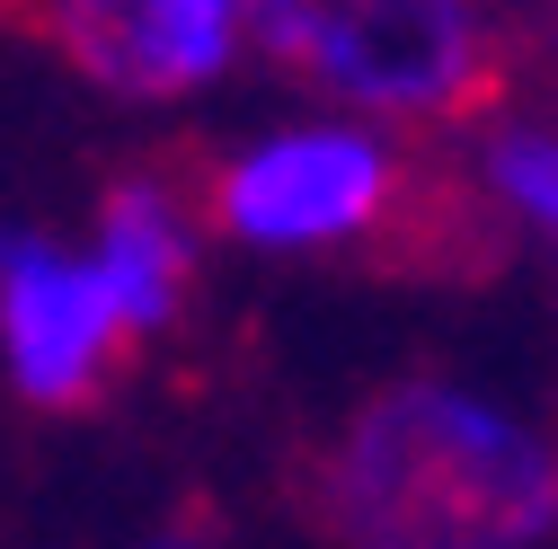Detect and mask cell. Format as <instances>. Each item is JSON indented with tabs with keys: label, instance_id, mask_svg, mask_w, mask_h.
<instances>
[{
	"label": "cell",
	"instance_id": "277c9868",
	"mask_svg": "<svg viewBox=\"0 0 558 549\" xmlns=\"http://www.w3.org/2000/svg\"><path fill=\"white\" fill-rule=\"evenodd\" d=\"M124 346V319L98 284V266L53 248L36 231L0 240V355H10L19 399L36 407H81Z\"/></svg>",
	"mask_w": 558,
	"mask_h": 549
},
{
	"label": "cell",
	"instance_id": "52a82bcc",
	"mask_svg": "<svg viewBox=\"0 0 558 549\" xmlns=\"http://www.w3.org/2000/svg\"><path fill=\"white\" fill-rule=\"evenodd\" d=\"M487 195H497L506 213L558 231V133H541V124H506L497 143H487Z\"/></svg>",
	"mask_w": 558,
	"mask_h": 549
},
{
	"label": "cell",
	"instance_id": "ba28073f",
	"mask_svg": "<svg viewBox=\"0 0 558 549\" xmlns=\"http://www.w3.org/2000/svg\"><path fill=\"white\" fill-rule=\"evenodd\" d=\"M160 549H186V540H160Z\"/></svg>",
	"mask_w": 558,
	"mask_h": 549
},
{
	"label": "cell",
	"instance_id": "7a4b0ae2",
	"mask_svg": "<svg viewBox=\"0 0 558 549\" xmlns=\"http://www.w3.org/2000/svg\"><path fill=\"white\" fill-rule=\"evenodd\" d=\"M248 36L364 124H435L487 89L478 0H248Z\"/></svg>",
	"mask_w": 558,
	"mask_h": 549
},
{
	"label": "cell",
	"instance_id": "8992f818",
	"mask_svg": "<svg viewBox=\"0 0 558 549\" xmlns=\"http://www.w3.org/2000/svg\"><path fill=\"white\" fill-rule=\"evenodd\" d=\"M89 266H98L124 337H160L186 310V284H195V222H186V204L160 178H124L107 195V213H98Z\"/></svg>",
	"mask_w": 558,
	"mask_h": 549
},
{
	"label": "cell",
	"instance_id": "6da1fadb",
	"mask_svg": "<svg viewBox=\"0 0 558 549\" xmlns=\"http://www.w3.org/2000/svg\"><path fill=\"white\" fill-rule=\"evenodd\" d=\"M328 523L345 549H541L558 443L461 381H399L345 426Z\"/></svg>",
	"mask_w": 558,
	"mask_h": 549
},
{
	"label": "cell",
	"instance_id": "5b68a950",
	"mask_svg": "<svg viewBox=\"0 0 558 549\" xmlns=\"http://www.w3.org/2000/svg\"><path fill=\"white\" fill-rule=\"evenodd\" d=\"M53 36L116 98H195L248 45V0H53Z\"/></svg>",
	"mask_w": 558,
	"mask_h": 549
},
{
	"label": "cell",
	"instance_id": "3957f363",
	"mask_svg": "<svg viewBox=\"0 0 558 549\" xmlns=\"http://www.w3.org/2000/svg\"><path fill=\"white\" fill-rule=\"evenodd\" d=\"M204 213L248 248H345L399 213V143L364 115L275 124L214 169Z\"/></svg>",
	"mask_w": 558,
	"mask_h": 549
}]
</instances>
